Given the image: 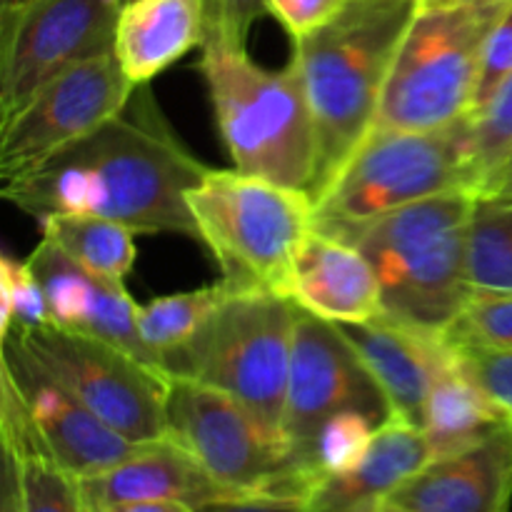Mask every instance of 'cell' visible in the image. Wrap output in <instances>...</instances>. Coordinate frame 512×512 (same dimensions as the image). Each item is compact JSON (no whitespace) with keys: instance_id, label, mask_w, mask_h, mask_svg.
<instances>
[{"instance_id":"f35d334b","label":"cell","mask_w":512,"mask_h":512,"mask_svg":"<svg viewBox=\"0 0 512 512\" xmlns=\"http://www.w3.org/2000/svg\"><path fill=\"white\" fill-rule=\"evenodd\" d=\"M28 3H35V0H0V10L20 8V5H28Z\"/></svg>"},{"instance_id":"8992f818","label":"cell","mask_w":512,"mask_h":512,"mask_svg":"<svg viewBox=\"0 0 512 512\" xmlns=\"http://www.w3.org/2000/svg\"><path fill=\"white\" fill-rule=\"evenodd\" d=\"M188 208L198 240L218 260L230 288L285 298L295 253L315 228L308 193L240 170H208L188 193Z\"/></svg>"},{"instance_id":"74e56055","label":"cell","mask_w":512,"mask_h":512,"mask_svg":"<svg viewBox=\"0 0 512 512\" xmlns=\"http://www.w3.org/2000/svg\"><path fill=\"white\" fill-rule=\"evenodd\" d=\"M483 195H512V153L508 155V160L500 165L498 173L493 175V180H490Z\"/></svg>"},{"instance_id":"4316f807","label":"cell","mask_w":512,"mask_h":512,"mask_svg":"<svg viewBox=\"0 0 512 512\" xmlns=\"http://www.w3.org/2000/svg\"><path fill=\"white\" fill-rule=\"evenodd\" d=\"M380 423L363 410H343L325 420L300 458L310 493L323 480L350 473L368 453Z\"/></svg>"},{"instance_id":"4fadbf2b","label":"cell","mask_w":512,"mask_h":512,"mask_svg":"<svg viewBox=\"0 0 512 512\" xmlns=\"http://www.w3.org/2000/svg\"><path fill=\"white\" fill-rule=\"evenodd\" d=\"M343 410H363L380 425L393 415L385 393L338 325L300 310L283 413V435L298 468L320 425Z\"/></svg>"},{"instance_id":"30bf717a","label":"cell","mask_w":512,"mask_h":512,"mask_svg":"<svg viewBox=\"0 0 512 512\" xmlns=\"http://www.w3.org/2000/svg\"><path fill=\"white\" fill-rule=\"evenodd\" d=\"M13 330L108 428L138 445L165 440L170 375L108 340L63 325H15Z\"/></svg>"},{"instance_id":"7402d4cb","label":"cell","mask_w":512,"mask_h":512,"mask_svg":"<svg viewBox=\"0 0 512 512\" xmlns=\"http://www.w3.org/2000/svg\"><path fill=\"white\" fill-rule=\"evenodd\" d=\"M0 443L13 468L23 512H88L80 480L50 455L15 390L0 378Z\"/></svg>"},{"instance_id":"6da1fadb","label":"cell","mask_w":512,"mask_h":512,"mask_svg":"<svg viewBox=\"0 0 512 512\" xmlns=\"http://www.w3.org/2000/svg\"><path fill=\"white\" fill-rule=\"evenodd\" d=\"M208 170L138 85L123 113L28 173L3 180L0 195L38 223L50 215H98L133 233L198 238L188 193Z\"/></svg>"},{"instance_id":"7c38bea8","label":"cell","mask_w":512,"mask_h":512,"mask_svg":"<svg viewBox=\"0 0 512 512\" xmlns=\"http://www.w3.org/2000/svg\"><path fill=\"white\" fill-rule=\"evenodd\" d=\"M135 88L115 53L95 55L60 73L0 120V180L28 173L123 113Z\"/></svg>"},{"instance_id":"2e32d148","label":"cell","mask_w":512,"mask_h":512,"mask_svg":"<svg viewBox=\"0 0 512 512\" xmlns=\"http://www.w3.org/2000/svg\"><path fill=\"white\" fill-rule=\"evenodd\" d=\"M512 498V423L473 448L430 460L405 480L380 512H508Z\"/></svg>"},{"instance_id":"f1b7e54d","label":"cell","mask_w":512,"mask_h":512,"mask_svg":"<svg viewBox=\"0 0 512 512\" xmlns=\"http://www.w3.org/2000/svg\"><path fill=\"white\" fill-rule=\"evenodd\" d=\"M53 323L48 295L28 260L13 255L0 258V338L10 333L15 325L35 328V325Z\"/></svg>"},{"instance_id":"4dcf8cb0","label":"cell","mask_w":512,"mask_h":512,"mask_svg":"<svg viewBox=\"0 0 512 512\" xmlns=\"http://www.w3.org/2000/svg\"><path fill=\"white\" fill-rule=\"evenodd\" d=\"M455 363L512 423V350H455Z\"/></svg>"},{"instance_id":"3957f363","label":"cell","mask_w":512,"mask_h":512,"mask_svg":"<svg viewBox=\"0 0 512 512\" xmlns=\"http://www.w3.org/2000/svg\"><path fill=\"white\" fill-rule=\"evenodd\" d=\"M475 200L470 190H455L365 223L320 230L348 240L368 258L383 315L443 335L473 295L468 240Z\"/></svg>"},{"instance_id":"ac0fdd59","label":"cell","mask_w":512,"mask_h":512,"mask_svg":"<svg viewBox=\"0 0 512 512\" xmlns=\"http://www.w3.org/2000/svg\"><path fill=\"white\" fill-rule=\"evenodd\" d=\"M285 298L303 313L335 325H358L383 315L378 275L348 240L313 228L295 253Z\"/></svg>"},{"instance_id":"e575fe53","label":"cell","mask_w":512,"mask_h":512,"mask_svg":"<svg viewBox=\"0 0 512 512\" xmlns=\"http://www.w3.org/2000/svg\"><path fill=\"white\" fill-rule=\"evenodd\" d=\"M198 512H308L305 500L283 495H243V498L218 500L198 508Z\"/></svg>"},{"instance_id":"5bb4252c","label":"cell","mask_w":512,"mask_h":512,"mask_svg":"<svg viewBox=\"0 0 512 512\" xmlns=\"http://www.w3.org/2000/svg\"><path fill=\"white\" fill-rule=\"evenodd\" d=\"M0 378L15 390L35 433L55 460L78 480L123 463L140 448L90 413L15 330L0 338Z\"/></svg>"},{"instance_id":"1f68e13d","label":"cell","mask_w":512,"mask_h":512,"mask_svg":"<svg viewBox=\"0 0 512 512\" xmlns=\"http://www.w3.org/2000/svg\"><path fill=\"white\" fill-rule=\"evenodd\" d=\"M512 73V3L508 5L500 20L495 23V28L490 30L488 40H485L483 48V65H480L478 75V88H475L473 108H470L468 118H478L488 103L493 100V95L498 93L500 85L508 80Z\"/></svg>"},{"instance_id":"44dd1931","label":"cell","mask_w":512,"mask_h":512,"mask_svg":"<svg viewBox=\"0 0 512 512\" xmlns=\"http://www.w3.org/2000/svg\"><path fill=\"white\" fill-rule=\"evenodd\" d=\"M208 0H128L115 28L113 53L135 85H148L175 60L203 48Z\"/></svg>"},{"instance_id":"9a60e30c","label":"cell","mask_w":512,"mask_h":512,"mask_svg":"<svg viewBox=\"0 0 512 512\" xmlns=\"http://www.w3.org/2000/svg\"><path fill=\"white\" fill-rule=\"evenodd\" d=\"M28 263L43 283L55 325L108 340L163 370L140 338L138 305L123 283L90 273L48 238H40L38 248L28 255Z\"/></svg>"},{"instance_id":"d590c367","label":"cell","mask_w":512,"mask_h":512,"mask_svg":"<svg viewBox=\"0 0 512 512\" xmlns=\"http://www.w3.org/2000/svg\"><path fill=\"white\" fill-rule=\"evenodd\" d=\"M100 512H198L185 503L175 500H128V503H115Z\"/></svg>"},{"instance_id":"f546056e","label":"cell","mask_w":512,"mask_h":512,"mask_svg":"<svg viewBox=\"0 0 512 512\" xmlns=\"http://www.w3.org/2000/svg\"><path fill=\"white\" fill-rule=\"evenodd\" d=\"M512 153V73L488 108L473 118V165L478 195L485 193L493 175Z\"/></svg>"},{"instance_id":"d4e9b609","label":"cell","mask_w":512,"mask_h":512,"mask_svg":"<svg viewBox=\"0 0 512 512\" xmlns=\"http://www.w3.org/2000/svg\"><path fill=\"white\" fill-rule=\"evenodd\" d=\"M223 295L225 283L218 280L205 288L163 295V298L138 305V333L165 373L170 375L175 360L198 338L200 328L210 318L215 305L223 300Z\"/></svg>"},{"instance_id":"603a6c76","label":"cell","mask_w":512,"mask_h":512,"mask_svg":"<svg viewBox=\"0 0 512 512\" xmlns=\"http://www.w3.org/2000/svg\"><path fill=\"white\" fill-rule=\"evenodd\" d=\"M508 423L498 405L455 363L430 390L420 428L428 438L430 455L438 460L473 448Z\"/></svg>"},{"instance_id":"ffe728a7","label":"cell","mask_w":512,"mask_h":512,"mask_svg":"<svg viewBox=\"0 0 512 512\" xmlns=\"http://www.w3.org/2000/svg\"><path fill=\"white\" fill-rule=\"evenodd\" d=\"M433 460L423 428L390 415L370 443L365 458L350 473L335 475L313 488L308 512H380L385 500Z\"/></svg>"},{"instance_id":"8fae6325","label":"cell","mask_w":512,"mask_h":512,"mask_svg":"<svg viewBox=\"0 0 512 512\" xmlns=\"http://www.w3.org/2000/svg\"><path fill=\"white\" fill-rule=\"evenodd\" d=\"M128 0H35L0 10V120L73 65L113 53Z\"/></svg>"},{"instance_id":"836d02e7","label":"cell","mask_w":512,"mask_h":512,"mask_svg":"<svg viewBox=\"0 0 512 512\" xmlns=\"http://www.w3.org/2000/svg\"><path fill=\"white\" fill-rule=\"evenodd\" d=\"M350 0H268V10L283 23L290 38L300 40L338 18Z\"/></svg>"},{"instance_id":"d6986e66","label":"cell","mask_w":512,"mask_h":512,"mask_svg":"<svg viewBox=\"0 0 512 512\" xmlns=\"http://www.w3.org/2000/svg\"><path fill=\"white\" fill-rule=\"evenodd\" d=\"M80 493L88 512L128 500H175L198 510L218 500L243 498L218 483L193 455L168 438L140 445L115 468L80 480Z\"/></svg>"},{"instance_id":"d6a6232c","label":"cell","mask_w":512,"mask_h":512,"mask_svg":"<svg viewBox=\"0 0 512 512\" xmlns=\"http://www.w3.org/2000/svg\"><path fill=\"white\" fill-rule=\"evenodd\" d=\"M268 10V0H208V35L233 45L248 43L255 20Z\"/></svg>"},{"instance_id":"83f0119b","label":"cell","mask_w":512,"mask_h":512,"mask_svg":"<svg viewBox=\"0 0 512 512\" xmlns=\"http://www.w3.org/2000/svg\"><path fill=\"white\" fill-rule=\"evenodd\" d=\"M443 338L453 350H512V293H473Z\"/></svg>"},{"instance_id":"5b68a950","label":"cell","mask_w":512,"mask_h":512,"mask_svg":"<svg viewBox=\"0 0 512 512\" xmlns=\"http://www.w3.org/2000/svg\"><path fill=\"white\" fill-rule=\"evenodd\" d=\"M512 0H420L370 130L430 133L468 118L483 48Z\"/></svg>"},{"instance_id":"9c48e42d","label":"cell","mask_w":512,"mask_h":512,"mask_svg":"<svg viewBox=\"0 0 512 512\" xmlns=\"http://www.w3.org/2000/svg\"><path fill=\"white\" fill-rule=\"evenodd\" d=\"M165 438L235 493L308 500L310 485L290 445L240 400L203 380L170 375Z\"/></svg>"},{"instance_id":"ba28073f","label":"cell","mask_w":512,"mask_h":512,"mask_svg":"<svg viewBox=\"0 0 512 512\" xmlns=\"http://www.w3.org/2000/svg\"><path fill=\"white\" fill-rule=\"evenodd\" d=\"M298 313L283 295L225 283L223 300L175 360L170 375H188L233 395L285 440L283 413Z\"/></svg>"},{"instance_id":"7a4b0ae2","label":"cell","mask_w":512,"mask_h":512,"mask_svg":"<svg viewBox=\"0 0 512 512\" xmlns=\"http://www.w3.org/2000/svg\"><path fill=\"white\" fill-rule=\"evenodd\" d=\"M420 0H350L348 8L293 40L295 75L318 135L313 203L373 128L385 80Z\"/></svg>"},{"instance_id":"52a82bcc","label":"cell","mask_w":512,"mask_h":512,"mask_svg":"<svg viewBox=\"0 0 512 512\" xmlns=\"http://www.w3.org/2000/svg\"><path fill=\"white\" fill-rule=\"evenodd\" d=\"M455 190L478 195L473 120L443 130H370L315 198V228L365 223Z\"/></svg>"},{"instance_id":"8d00e7d4","label":"cell","mask_w":512,"mask_h":512,"mask_svg":"<svg viewBox=\"0 0 512 512\" xmlns=\"http://www.w3.org/2000/svg\"><path fill=\"white\" fill-rule=\"evenodd\" d=\"M0 512H23L20 510V495H18V483H15V473L5 460H3V498H0Z\"/></svg>"},{"instance_id":"e0dca14e","label":"cell","mask_w":512,"mask_h":512,"mask_svg":"<svg viewBox=\"0 0 512 512\" xmlns=\"http://www.w3.org/2000/svg\"><path fill=\"white\" fill-rule=\"evenodd\" d=\"M388 398L393 415L423 425L430 390L455 365V350L440 333L380 315L370 323L338 325Z\"/></svg>"},{"instance_id":"484cf974","label":"cell","mask_w":512,"mask_h":512,"mask_svg":"<svg viewBox=\"0 0 512 512\" xmlns=\"http://www.w3.org/2000/svg\"><path fill=\"white\" fill-rule=\"evenodd\" d=\"M473 293H512V195H478L470 218Z\"/></svg>"},{"instance_id":"cb8c5ba5","label":"cell","mask_w":512,"mask_h":512,"mask_svg":"<svg viewBox=\"0 0 512 512\" xmlns=\"http://www.w3.org/2000/svg\"><path fill=\"white\" fill-rule=\"evenodd\" d=\"M43 238L100 278L123 283L135 265V235L128 225L98 215H50L40 220Z\"/></svg>"},{"instance_id":"277c9868","label":"cell","mask_w":512,"mask_h":512,"mask_svg":"<svg viewBox=\"0 0 512 512\" xmlns=\"http://www.w3.org/2000/svg\"><path fill=\"white\" fill-rule=\"evenodd\" d=\"M198 68L235 170L313 195L318 135L293 65L268 70L243 45L205 38Z\"/></svg>"}]
</instances>
